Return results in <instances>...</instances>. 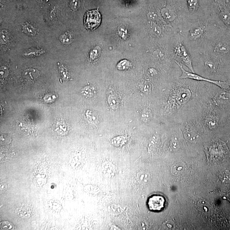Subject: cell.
I'll use <instances>...</instances> for the list:
<instances>
[{"mask_svg":"<svg viewBox=\"0 0 230 230\" xmlns=\"http://www.w3.org/2000/svg\"><path fill=\"white\" fill-rule=\"evenodd\" d=\"M108 104L112 109H117L118 108L120 102L118 97L114 94H112L108 96Z\"/></svg>","mask_w":230,"mask_h":230,"instance_id":"52a82bcc","label":"cell"},{"mask_svg":"<svg viewBox=\"0 0 230 230\" xmlns=\"http://www.w3.org/2000/svg\"><path fill=\"white\" fill-rule=\"evenodd\" d=\"M84 24L85 28L89 30H94L100 26L101 22V15L99 8L95 10L88 11L84 17Z\"/></svg>","mask_w":230,"mask_h":230,"instance_id":"6da1fadb","label":"cell"},{"mask_svg":"<svg viewBox=\"0 0 230 230\" xmlns=\"http://www.w3.org/2000/svg\"><path fill=\"white\" fill-rule=\"evenodd\" d=\"M54 131L59 135H64L68 133V126L63 121H56L54 125Z\"/></svg>","mask_w":230,"mask_h":230,"instance_id":"5b68a950","label":"cell"},{"mask_svg":"<svg viewBox=\"0 0 230 230\" xmlns=\"http://www.w3.org/2000/svg\"><path fill=\"white\" fill-rule=\"evenodd\" d=\"M197 0H189L188 3L189 4L190 7L191 8L194 7L197 3Z\"/></svg>","mask_w":230,"mask_h":230,"instance_id":"2e32d148","label":"cell"},{"mask_svg":"<svg viewBox=\"0 0 230 230\" xmlns=\"http://www.w3.org/2000/svg\"><path fill=\"white\" fill-rule=\"evenodd\" d=\"M177 57L179 58L180 61L188 67L192 72H194L192 65V60L190 56L186 50V48L183 45H180L176 50Z\"/></svg>","mask_w":230,"mask_h":230,"instance_id":"3957f363","label":"cell"},{"mask_svg":"<svg viewBox=\"0 0 230 230\" xmlns=\"http://www.w3.org/2000/svg\"><path fill=\"white\" fill-rule=\"evenodd\" d=\"M132 64L129 61L123 60L120 61L116 66L117 69L120 70H125L132 67Z\"/></svg>","mask_w":230,"mask_h":230,"instance_id":"ba28073f","label":"cell"},{"mask_svg":"<svg viewBox=\"0 0 230 230\" xmlns=\"http://www.w3.org/2000/svg\"><path fill=\"white\" fill-rule=\"evenodd\" d=\"M216 50L218 53H220V54H222V53L225 54V53L228 52V49L227 48V46H226L225 45L219 44L217 46L216 48Z\"/></svg>","mask_w":230,"mask_h":230,"instance_id":"8fae6325","label":"cell"},{"mask_svg":"<svg viewBox=\"0 0 230 230\" xmlns=\"http://www.w3.org/2000/svg\"><path fill=\"white\" fill-rule=\"evenodd\" d=\"M50 95L49 94H48V95H46L43 98V100L46 101V102H51L50 101H54L55 100V98H51L55 97H56L55 95H51L50 97H49Z\"/></svg>","mask_w":230,"mask_h":230,"instance_id":"5bb4252c","label":"cell"},{"mask_svg":"<svg viewBox=\"0 0 230 230\" xmlns=\"http://www.w3.org/2000/svg\"><path fill=\"white\" fill-rule=\"evenodd\" d=\"M91 111H87L86 113V116L88 118V120L91 122L94 123L97 122L98 121L97 118L96 116L94 115Z\"/></svg>","mask_w":230,"mask_h":230,"instance_id":"7c38bea8","label":"cell"},{"mask_svg":"<svg viewBox=\"0 0 230 230\" xmlns=\"http://www.w3.org/2000/svg\"><path fill=\"white\" fill-rule=\"evenodd\" d=\"M14 226L8 221H3L1 223V228L2 230H13Z\"/></svg>","mask_w":230,"mask_h":230,"instance_id":"9c48e42d","label":"cell"},{"mask_svg":"<svg viewBox=\"0 0 230 230\" xmlns=\"http://www.w3.org/2000/svg\"><path fill=\"white\" fill-rule=\"evenodd\" d=\"M136 177L138 181L144 185L148 183L150 181L151 177L149 173L145 171L138 172Z\"/></svg>","mask_w":230,"mask_h":230,"instance_id":"8992f818","label":"cell"},{"mask_svg":"<svg viewBox=\"0 0 230 230\" xmlns=\"http://www.w3.org/2000/svg\"><path fill=\"white\" fill-rule=\"evenodd\" d=\"M176 63L178 65L180 66V69H181V71H182V74H181V76L180 77V78L190 79L193 80H198V81H207V82L214 84L217 85L219 86L222 88H223V89H228L230 88V84L227 82L208 79L199 76V75H197V74L188 72L185 70L184 68H182V66L180 65V64L178 62L176 61Z\"/></svg>","mask_w":230,"mask_h":230,"instance_id":"7a4b0ae2","label":"cell"},{"mask_svg":"<svg viewBox=\"0 0 230 230\" xmlns=\"http://www.w3.org/2000/svg\"><path fill=\"white\" fill-rule=\"evenodd\" d=\"M222 18L224 22H226L228 24H230V15L229 13H223L222 14Z\"/></svg>","mask_w":230,"mask_h":230,"instance_id":"4fadbf2b","label":"cell"},{"mask_svg":"<svg viewBox=\"0 0 230 230\" xmlns=\"http://www.w3.org/2000/svg\"><path fill=\"white\" fill-rule=\"evenodd\" d=\"M94 88H92L90 87H85L82 91V93L84 95L87 96L91 97L94 95Z\"/></svg>","mask_w":230,"mask_h":230,"instance_id":"30bf717a","label":"cell"},{"mask_svg":"<svg viewBox=\"0 0 230 230\" xmlns=\"http://www.w3.org/2000/svg\"><path fill=\"white\" fill-rule=\"evenodd\" d=\"M202 33V31L201 29H196L194 30V33L192 34V35H193V37H197L198 36H200Z\"/></svg>","mask_w":230,"mask_h":230,"instance_id":"9a60e30c","label":"cell"},{"mask_svg":"<svg viewBox=\"0 0 230 230\" xmlns=\"http://www.w3.org/2000/svg\"><path fill=\"white\" fill-rule=\"evenodd\" d=\"M165 199L160 196H155L149 199L148 205L151 210L160 211L164 206Z\"/></svg>","mask_w":230,"mask_h":230,"instance_id":"277c9868","label":"cell"}]
</instances>
